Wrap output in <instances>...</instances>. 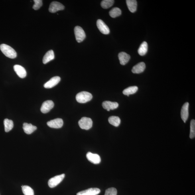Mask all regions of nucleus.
<instances>
[{
  "instance_id": "412c9836",
  "label": "nucleus",
  "mask_w": 195,
  "mask_h": 195,
  "mask_svg": "<svg viewBox=\"0 0 195 195\" xmlns=\"http://www.w3.org/2000/svg\"><path fill=\"white\" fill-rule=\"evenodd\" d=\"M148 50V44L147 43L144 41L140 45L138 49V53L140 55H145L147 53Z\"/></svg>"
},
{
  "instance_id": "6e6552de",
  "label": "nucleus",
  "mask_w": 195,
  "mask_h": 195,
  "mask_svg": "<svg viewBox=\"0 0 195 195\" xmlns=\"http://www.w3.org/2000/svg\"><path fill=\"white\" fill-rule=\"evenodd\" d=\"M47 125L49 127L53 128H60L63 125V121L62 119L57 118L48 121Z\"/></svg>"
},
{
  "instance_id": "b1692460",
  "label": "nucleus",
  "mask_w": 195,
  "mask_h": 195,
  "mask_svg": "<svg viewBox=\"0 0 195 195\" xmlns=\"http://www.w3.org/2000/svg\"><path fill=\"white\" fill-rule=\"evenodd\" d=\"M109 122L114 126L117 127L120 124L121 120L119 117L112 116L109 118Z\"/></svg>"
},
{
  "instance_id": "f257e3e1",
  "label": "nucleus",
  "mask_w": 195,
  "mask_h": 195,
  "mask_svg": "<svg viewBox=\"0 0 195 195\" xmlns=\"http://www.w3.org/2000/svg\"><path fill=\"white\" fill-rule=\"evenodd\" d=\"M1 49L3 53L7 57L11 59L15 58L17 56V53L15 51L11 46L7 44H2L0 45Z\"/></svg>"
},
{
  "instance_id": "f03ea898",
  "label": "nucleus",
  "mask_w": 195,
  "mask_h": 195,
  "mask_svg": "<svg viewBox=\"0 0 195 195\" xmlns=\"http://www.w3.org/2000/svg\"><path fill=\"white\" fill-rule=\"evenodd\" d=\"M93 98L92 94L87 91H82L77 94L76 100L78 103H86L91 100Z\"/></svg>"
},
{
  "instance_id": "a211bd4d",
  "label": "nucleus",
  "mask_w": 195,
  "mask_h": 195,
  "mask_svg": "<svg viewBox=\"0 0 195 195\" xmlns=\"http://www.w3.org/2000/svg\"><path fill=\"white\" fill-rule=\"evenodd\" d=\"M23 129L25 133L28 135H30L37 129V127L32 125L31 124L24 123L23 124Z\"/></svg>"
},
{
  "instance_id": "bb28decb",
  "label": "nucleus",
  "mask_w": 195,
  "mask_h": 195,
  "mask_svg": "<svg viewBox=\"0 0 195 195\" xmlns=\"http://www.w3.org/2000/svg\"><path fill=\"white\" fill-rule=\"evenodd\" d=\"M114 3L113 0H104L101 3V6L103 9H107L112 6Z\"/></svg>"
},
{
  "instance_id": "a878e982",
  "label": "nucleus",
  "mask_w": 195,
  "mask_h": 195,
  "mask_svg": "<svg viewBox=\"0 0 195 195\" xmlns=\"http://www.w3.org/2000/svg\"><path fill=\"white\" fill-rule=\"evenodd\" d=\"M22 191L25 195H34V190L30 186L27 185L21 186Z\"/></svg>"
},
{
  "instance_id": "9d476101",
  "label": "nucleus",
  "mask_w": 195,
  "mask_h": 195,
  "mask_svg": "<svg viewBox=\"0 0 195 195\" xmlns=\"http://www.w3.org/2000/svg\"><path fill=\"white\" fill-rule=\"evenodd\" d=\"M60 80V77L59 76L53 77L44 85V88L46 89L52 88L59 82Z\"/></svg>"
},
{
  "instance_id": "7ed1b4c3",
  "label": "nucleus",
  "mask_w": 195,
  "mask_h": 195,
  "mask_svg": "<svg viewBox=\"0 0 195 195\" xmlns=\"http://www.w3.org/2000/svg\"><path fill=\"white\" fill-rule=\"evenodd\" d=\"M78 125L82 129L89 130L92 127L93 121L90 118L83 117L79 121Z\"/></svg>"
},
{
  "instance_id": "2eb2a0df",
  "label": "nucleus",
  "mask_w": 195,
  "mask_h": 195,
  "mask_svg": "<svg viewBox=\"0 0 195 195\" xmlns=\"http://www.w3.org/2000/svg\"><path fill=\"white\" fill-rule=\"evenodd\" d=\"M14 70L18 76L21 78H25L26 72L23 67L19 65H15L13 67Z\"/></svg>"
},
{
  "instance_id": "f3484780",
  "label": "nucleus",
  "mask_w": 195,
  "mask_h": 195,
  "mask_svg": "<svg viewBox=\"0 0 195 195\" xmlns=\"http://www.w3.org/2000/svg\"><path fill=\"white\" fill-rule=\"evenodd\" d=\"M118 57L120 62L122 65H125L127 64L131 58L129 55L124 52L120 53L119 54Z\"/></svg>"
},
{
  "instance_id": "c756f323",
  "label": "nucleus",
  "mask_w": 195,
  "mask_h": 195,
  "mask_svg": "<svg viewBox=\"0 0 195 195\" xmlns=\"http://www.w3.org/2000/svg\"><path fill=\"white\" fill-rule=\"evenodd\" d=\"M34 4L33 6V9L35 10L39 9L42 6V1L41 0H34Z\"/></svg>"
},
{
  "instance_id": "4468645a",
  "label": "nucleus",
  "mask_w": 195,
  "mask_h": 195,
  "mask_svg": "<svg viewBox=\"0 0 195 195\" xmlns=\"http://www.w3.org/2000/svg\"><path fill=\"white\" fill-rule=\"evenodd\" d=\"M101 192L99 189L97 188H91L79 192L77 195H97Z\"/></svg>"
},
{
  "instance_id": "0eeeda50",
  "label": "nucleus",
  "mask_w": 195,
  "mask_h": 195,
  "mask_svg": "<svg viewBox=\"0 0 195 195\" xmlns=\"http://www.w3.org/2000/svg\"><path fill=\"white\" fill-rule=\"evenodd\" d=\"M54 103L52 101H46L43 103L40 108V111L44 113H47L54 107Z\"/></svg>"
},
{
  "instance_id": "20e7f679",
  "label": "nucleus",
  "mask_w": 195,
  "mask_h": 195,
  "mask_svg": "<svg viewBox=\"0 0 195 195\" xmlns=\"http://www.w3.org/2000/svg\"><path fill=\"white\" fill-rule=\"evenodd\" d=\"M74 32L77 41L78 43L83 41L86 37V34L80 26H76L75 28Z\"/></svg>"
},
{
  "instance_id": "f8f14e48",
  "label": "nucleus",
  "mask_w": 195,
  "mask_h": 195,
  "mask_svg": "<svg viewBox=\"0 0 195 195\" xmlns=\"http://www.w3.org/2000/svg\"><path fill=\"white\" fill-rule=\"evenodd\" d=\"M86 158L89 161L94 164H98L101 162L100 156L97 154L88 152L86 154Z\"/></svg>"
},
{
  "instance_id": "dca6fc26",
  "label": "nucleus",
  "mask_w": 195,
  "mask_h": 195,
  "mask_svg": "<svg viewBox=\"0 0 195 195\" xmlns=\"http://www.w3.org/2000/svg\"><path fill=\"white\" fill-rule=\"evenodd\" d=\"M146 68V65L144 62H142L134 66L132 71L134 74H139L140 73L143 72Z\"/></svg>"
},
{
  "instance_id": "ddd939ff",
  "label": "nucleus",
  "mask_w": 195,
  "mask_h": 195,
  "mask_svg": "<svg viewBox=\"0 0 195 195\" xmlns=\"http://www.w3.org/2000/svg\"><path fill=\"white\" fill-rule=\"evenodd\" d=\"M118 106L119 104L116 102L105 101L102 103V107L103 108L108 111L116 109Z\"/></svg>"
},
{
  "instance_id": "cd10ccee",
  "label": "nucleus",
  "mask_w": 195,
  "mask_h": 195,
  "mask_svg": "<svg viewBox=\"0 0 195 195\" xmlns=\"http://www.w3.org/2000/svg\"><path fill=\"white\" fill-rule=\"evenodd\" d=\"M190 138L194 139L195 137V121L193 119L190 122Z\"/></svg>"
},
{
  "instance_id": "1a4fd4ad",
  "label": "nucleus",
  "mask_w": 195,
  "mask_h": 195,
  "mask_svg": "<svg viewBox=\"0 0 195 195\" xmlns=\"http://www.w3.org/2000/svg\"><path fill=\"white\" fill-rule=\"evenodd\" d=\"M98 28L101 33L104 34H108L110 32L109 28L102 20L98 19L97 22Z\"/></svg>"
},
{
  "instance_id": "423d86ee",
  "label": "nucleus",
  "mask_w": 195,
  "mask_h": 195,
  "mask_svg": "<svg viewBox=\"0 0 195 195\" xmlns=\"http://www.w3.org/2000/svg\"><path fill=\"white\" fill-rule=\"evenodd\" d=\"M64 6L62 3L58 2H53L50 4L49 11L51 13H54L59 11H61L64 9Z\"/></svg>"
},
{
  "instance_id": "393cba45",
  "label": "nucleus",
  "mask_w": 195,
  "mask_h": 195,
  "mask_svg": "<svg viewBox=\"0 0 195 195\" xmlns=\"http://www.w3.org/2000/svg\"><path fill=\"white\" fill-rule=\"evenodd\" d=\"M121 11L119 8L115 7L109 12V15L113 18H115L121 15Z\"/></svg>"
},
{
  "instance_id": "39448f33",
  "label": "nucleus",
  "mask_w": 195,
  "mask_h": 195,
  "mask_svg": "<svg viewBox=\"0 0 195 195\" xmlns=\"http://www.w3.org/2000/svg\"><path fill=\"white\" fill-rule=\"evenodd\" d=\"M65 174H62L57 175L50 178L48 182L49 186L51 188H53L57 186L65 178Z\"/></svg>"
},
{
  "instance_id": "6ab92c4d",
  "label": "nucleus",
  "mask_w": 195,
  "mask_h": 195,
  "mask_svg": "<svg viewBox=\"0 0 195 195\" xmlns=\"http://www.w3.org/2000/svg\"><path fill=\"white\" fill-rule=\"evenodd\" d=\"M55 58L54 52L52 50H50L46 53L43 59V63L46 64L53 60Z\"/></svg>"
},
{
  "instance_id": "c85d7f7f",
  "label": "nucleus",
  "mask_w": 195,
  "mask_h": 195,
  "mask_svg": "<svg viewBox=\"0 0 195 195\" xmlns=\"http://www.w3.org/2000/svg\"><path fill=\"white\" fill-rule=\"evenodd\" d=\"M117 189L114 188H111L105 190V195H117Z\"/></svg>"
},
{
  "instance_id": "5701e85b",
  "label": "nucleus",
  "mask_w": 195,
  "mask_h": 195,
  "mask_svg": "<svg viewBox=\"0 0 195 195\" xmlns=\"http://www.w3.org/2000/svg\"><path fill=\"white\" fill-rule=\"evenodd\" d=\"M138 90V88L137 86H130L124 89L123 93L124 95L128 97L130 95L136 93Z\"/></svg>"
},
{
  "instance_id": "aec40b11",
  "label": "nucleus",
  "mask_w": 195,
  "mask_h": 195,
  "mask_svg": "<svg viewBox=\"0 0 195 195\" xmlns=\"http://www.w3.org/2000/svg\"><path fill=\"white\" fill-rule=\"evenodd\" d=\"M126 3L130 12L132 13H135L137 8V2L135 0H127Z\"/></svg>"
},
{
  "instance_id": "4be33fe9",
  "label": "nucleus",
  "mask_w": 195,
  "mask_h": 195,
  "mask_svg": "<svg viewBox=\"0 0 195 195\" xmlns=\"http://www.w3.org/2000/svg\"><path fill=\"white\" fill-rule=\"evenodd\" d=\"M5 125V131L6 132H8L13 129V121L8 119H6L4 121Z\"/></svg>"
},
{
  "instance_id": "9b49d317",
  "label": "nucleus",
  "mask_w": 195,
  "mask_h": 195,
  "mask_svg": "<svg viewBox=\"0 0 195 195\" xmlns=\"http://www.w3.org/2000/svg\"><path fill=\"white\" fill-rule=\"evenodd\" d=\"M189 103L186 102L183 105L181 111V116L184 123L187 120L189 117Z\"/></svg>"
}]
</instances>
